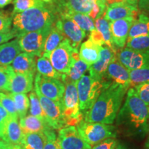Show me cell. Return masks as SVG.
Returning a JSON list of instances; mask_svg holds the SVG:
<instances>
[{
    "instance_id": "ffe728a7",
    "label": "cell",
    "mask_w": 149,
    "mask_h": 149,
    "mask_svg": "<svg viewBox=\"0 0 149 149\" xmlns=\"http://www.w3.org/2000/svg\"><path fill=\"white\" fill-rule=\"evenodd\" d=\"M36 56L27 53H20L10 65L11 69L17 73L35 74L36 72Z\"/></svg>"
},
{
    "instance_id": "816d5d0a",
    "label": "cell",
    "mask_w": 149,
    "mask_h": 149,
    "mask_svg": "<svg viewBox=\"0 0 149 149\" xmlns=\"http://www.w3.org/2000/svg\"><path fill=\"white\" fill-rule=\"evenodd\" d=\"M115 149H128V148H126V146H123V145H122V144H118Z\"/></svg>"
},
{
    "instance_id": "bcb514c9",
    "label": "cell",
    "mask_w": 149,
    "mask_h": 149,
    "mask_svg": "<svg viewBox=\"0 0 149 149\" xmlns=\"http://www.w3.org/2000/svg\"><path fill=\"white\" fill-rule=\"evenodd\" d=\"M105 1H106V3H107V6H109L115 4V3L125 2L126 0H105Z\"/></svg>"
},
{
    "instance_id": "83f0119b",
    "label": "cell",
    "mask_w": 149,
    "mask_h": 149,
    "mask_svg": "<svg viewBox=\"0 0 149 149\" xmlns=\"http://www.w3.org/2000/svg\"><path fill=\"white\" fill-rule=\"evenodd\" d=\"M64 40L63 35L54 24L46 39L42 55L49 58V55L51 52L53 51Z\"/></svg>"
},
{
    "instance_id": "6da1fadb",
    "label": "cell",
    "mask_w": 149,
    "mask_h": 149,
    "mask_svg": "<svg viewBox=\"0 0 149 149\" xmlns=\"http://www.w3.org/2000/svg\"><path fill=\"white\" fill-rule=\"evenodd\" d=\"M126 95L115 119L117 126L126 135L144 137L149 133L148 105L139 97L133 88L128 89Z\"/></svg>"
},
{
    "instance_id": "603a6c76",
    "label": "cell",
    "mask_w": 149,
    "mask_h": 149,
    "mask_svg": "<svg viewBox=\"0 0 149 149\" xmlns=\"http://www.w3.org/2000/svg\"><path fill=\"white\" fill-rule=\"evenodd\" d=\"M18 38L0 45V66H8L21 53Z\"/></svg>"
},
{
    "instance_id": "c3c4849f",
    "label": "cell",
    "mask_w": 149,
    "mask_h": 149,
    "mask_svg": "<svg viewBox=\"0 0 149 149\" xmlns=\"http://www.w3.org/2000/svg\"><path fill=\"white\" fill-rule=\"evenodd\" d=\"M13 0H0V8H4L5 6L8 5L9 3L13 2Z\"/></svg>"
},
{
    "instance_id": "1f68e13d",
    "label": "cell",
    "mask_w": 149,
    "mask_h": 149,
    "mask_svg": "<svg viewBox=\"0 0 149 149\" xmlns=\"http://www.w3.org/2000/svg\"><path fill=\"white\" fill-rule=\"evenodd\" d=\"M53 0H13V10L11 13V16L23 12L28 9L35 7L43 6L51 3Z\"/></svg>"
},
{
    "instance_id": "ab89813d",
    "label": "cell",
    "mask_w": 149,
    "mask_h": 149,
    "mask_svg": "<svg viewBox=\"0 0 149 149\" xmlns=\"http://www.w3.org/2000/svg\"><path fill=\"white\" fill-rule=\"evenodd\" d=\"M139 98L149 105V82L137 85L133 88Z\"/></svg>"
},
{
    "instance_id": "44dd1931",
    "label": "cell",
    "mask_w": 149,
    "mask_h": 149,
    "mask_svg": "<svg viewBox=\"0 0 149 149\" xmlns=\"http://www.w3.org/2000/svg\"><path fill=\"white\" fill-rule=\"evenodd\" d=\"M19 125L24 135L33 133H46L48 130L51 129L46 121L33 116L26 115L23 118L20 119ZM53 129V128H52Z\"/></svg>"
},
{
    "instance_id": "30bf717a",
    "label": "cell",
    "mask_w": 149,
    "mask_h": 149,
    "mask_svg": "<svg viewBox=\"0 0 149 149\" xmlns=\"http://www.w3.org/2000/svg\"><path fill=\"white\" fill-rule=\"evenodd\" d=\"M35 90L43 96L55 102H61L65 91V84L61 80L46 77L37 73L35 77Z\"/></svg>"
},
{
    "instance_id": "db71d44e",
    "label": "cell",
    "mask_w": 149,
    "mask_h": 149,
    "mask_svg": "<svg viewBox=\"0 0 149 149\" xmlns=\"http://www.w3.org/2000/svg\"><path fill=\"white\" fill-rule=\"evenodd\" d=\"M59 149H60V148H59Z\"/></svg>"
},
{
    "instance_id": "4dcf8cb0",
    "label": "cell",
    "mask_w": 149,
    "mask_h": 149,
    "mask_svg": "<svg viewBox=\"0 0 149 149\" xmlns=\"http://www.w3.org/2000/svg\"><path fill=\"white\" fill-rule=\"evenodd\" d=\"M95 28L97 32L101 35V36L105 42V46L111 48L115 51H118L117 48L115 47L114 44L112 42V37L111 30L109 27V22L103 16L100 17L95 20Z\"/></svg>"
},
{
    "instance_id": "ba28073f",
    "label": "cell",
    "mask_w": 149,
    "mask_h": 149,
    "mask_svg": "<svg viewBox=\"0 0 149 149\" xmlns=\"http://www.w3.org/2000/svg\"><path fill=\"white\" fill-rule=\"evenodd\" d=\"M41 106H42L45 120L47 124L53 130L60 129L66 125L61 102H55L43 96L38 91L35 90Z\"/></svg>"
},
{
    "instance_id": "9a60e30c",
    "label": "cell",
    "mask_w": 149,
    "mask_h": 149,
    "mask_svg": "<svg viewBox=\"0 0 149 149\" xmlns=\"http://www.w3.org/2000/svg\"><path fill=\"white\" fill-rule=\"evenodd\" d=\"M136 18L133 17L109 22L112 42L116 48H123L126 45L130 26Z\"/></svg>"
},
{
    "instance_id": "ac0fdd59",
    "label": "cell",
    "mask_w": 149,
    "mask_h": 149,
    "mask_svg": "<svg viewBox=\"0 0 149 149\" xmlns=\"http://www.w3.org/2000/svg\"><path fill=\"white\" fill-rule=\"evenodd\" d=\"M139 14V8L135 6L122 2L107 6L103 17L109 22L133 17L137 18Z\"/></svg>"
},
{
    "instance_id": "52a82bcc",
    "label": "cell",
    "mask_w": 149,
    "mask_h": 149,
    "mask_svg": "<svg viewBox=\"0 0 149 149\" xmlns=\"http://www.w3.org/2000/svg\"><path fill=\"white\" fill-rule=\"evenodd\" d=\"M64 84L65 91L61 100V105L66 125L73 126V124L77 125L81 121V114L79 108L77 83L66 81Z\"/></svg>"
},
{
    "instance_id": "d6a6232c",
    "label": "cell",
    "mask_w": 149,
    "mask_h": 149,
    "mask_svg": "<svg viewBox=\"0 0 149 149\" xmlns=\"http://www.w3.org/2000/svg\"><path fill=\"white\" fill-rule=\"evenodd\" d=\"M10 95L13 99L15 105L17 113L19 119L23 118L27 115L29 109V98L25 93H10Z\"/></svg>"
},
{
    "instance_id": "f907efd6",
    "label": "cell",
    "mask_w": 149,
    "mask_h": 149,
    "mask_svg": "<svg viewBox=\"0 0 149 149\" xmlns=\"http://www.w3.org/2000/svg\"><path fill=\"white\" fill-rule=\"evenodd\" d=\"M144 149H149V136L144 144Z\"/></svg>"
},
{
    "instance_id": "8992f818",
    "label": "cell",
    "mask_w": 149,
    "mask_h": 149,
    "mask_svg": "<svg viewBox=\"0 0 149 149\" xmlns=\"http://www.w3.org/2000/svg\"><path fill=\"white\" fill-rule=\"evenodd\" d=\"M79 57V51L74 49L69 41L64 39L49 55L54 68L61 74H67Z\"/></svg>"
},
{
    "instance_id": "8fae6325",
    "label": "cell",
    "mask_w": 149,
    "mask_h": 149,
    "mask_svg": "<svg viewBox=\"0 0 149 149\" xmlns=\"http://www.w3.org/2000/svg\"><path fill=\"white\" fill-rule=\"evenodd\" d=\"M116 57L128 70L149 68V51H136L126 47L119 49Z\"/></svg>"
},
{
    "instance_id": "11a10c76",
    "label": "cell",
    "mask_w": 149,
    "mask_h": 149,
    "mask_svg": "<svg viewBox=\"0 0 149 149\" xmlns=\"http://www.w3.org/2000/svg\"><path fill=\"white\" fill-rule=\"evenodd\" d=\"M148 11H149V10H148Z\"/></svg>"
},
{
    "instance_id": "f1b7e54d",
    "label": "cell",
    "mask_w": 149,
    "mask_h": 149,
    "mask_svg": "<svg viewBox=\"0 0 149 149\" xmlns=\"http://www.w3.org/2000/svg\"><path fill=\"white\" fill-rule=\"evenodd\" d=\"M89 66L86 64L80 58H78L74 62L70 71L67 74H63V77L61 81L63 82L66 81H71V82L77 83L81 79L86 72L88 70Z\"/></svg>"
},
{
    "instance_id": "4316f807",
    "label": "cell",
    "mask_w": 149,
    "mask_h": 149,
    "mask_svg": "<svg viewBox=\"0 0 149 149\" xmlns=\"http://www.w3.org/2000/svg\"><path fill=\"white\" fill-rule=\"evenodd\" d=\"M36 70L37 73L44 77L59 80L62 79L63 74L59 73L54 68L49 58L46 56L42 55L37 59Z\"/></svg>"
},
{
    "instance_id": "7dc6e473",
    "label": "cell",
    "mask_w": 149,
    "mask_h": 149,
    "mask_svg": "<svg viewBox=\"0 0 149 149\" xmlns=\"http://www.w3.org/2000/svg\"><path fill=\"white\" fill-rule=\"evenodd\" d=\"M7 149H24L19 144H10L6 143Z\"/></svg>"
},
{
    "instance_id": "d4e9b609",
    "label": "cell",
    "mask_w": 149,
    "mask_h": 149,
    "mask_svg": "<svg viewBox=\"0 0 149 149\" xmlns=\"http://www.w3.org/2000/svg\"><path fill=\"white\" fill-rule=\"evenodd\" d=\"M149 35V17L144 13H139L130 26L128 38Z\"/></svg>"
},
{
    "instance_id": "8d00e7d4",
    "label": "cell",
    "mask_w": 149,
    "mask_h": 149,
    "mask_svg": "<svg viewBox=\"0 0 149 149\" xmlns=\"http://www.w3.org/2000/svg\"><path fill=\"white\" fill-rule=\"evenodd\" d=\"M0 103L8 113L9 116L18 117L14 100L10 93L0 92Z\"/></svg>"
},
{
    "instance_id": "836d02e7",
    "label": "cell",
    "mask_w": 149,
    "mask_h": 149,
    "mask_svg": "<svg viewBox=\"0 0 149 149\" xmlns=\"http://www.w3.org/2000/svg\"><path fill=\"white\" fill-rule=\"evenodd\" d=\"M130 88L149 82V68L129 70Z\"/></svg>"
},
{
    "instance_id": "f35d334b",
    "label": "cell",
    "mask_w": 149,
    "mask_h": 149,
    "mask_svg": "<svg viewBox=\"0 0 149 149\" xmlns=\"http://www.w3.org/2000/svg\"><path fill=\"white\" fill-rule=\"evenodd\" d=\"M13 17L4 10H0V33H8L12 30Z\"/></svg>"
},
{
    "instance_id": "5b68a950",
    "label": "cell",
    "mask_w": 149,
    "mask_h": 149,
    "mask_svg": "<svg viewBox=\"0 0 149 149\" xmlns=\"http://www.w3.org/2000/svg\"><path fill=\"white\" fill-rule=\"evenodd\" d=\"M77 130L80 135L91 146L95 145L108 138H115L117 130L111 124L98 122H88L81 120L77 124Z\"/></svg>"
},
{
    "instance_id": "7bdbcfd3",
    "label": "cell",
    "mask_w": 149,
    "mask_h": 149,
    "mask_svg": "<svg viewBox=\"0 0 149 149\" xmlns=\"http://www.w3.org/2000/svg\"><path fill=\"white\" fill-rule=\"evenodd\" d=\"M118 141L115 138H108L95 144L92 149H115Z\"/></svg>"
},
{
    "instance_id": "ee69618b",
    "label": "cell",
    "mask_w": 149,
    "mask_h": 149,
    "mask_svg": "<svg viewBox=\"0 0 149 149\" xmlns=\"http://www.w3.org/2000/svg\"><path fill=\"white\" fill-rule=\"evenodd\" d=\"M125 2L135 6L139 10H149V0H126Z\"/></svg>"
},
{
    "instance_id": "e575fe53",
    "label": "cell",
    "mask_w": 149,
    "mask_h": 149,
    "mask_svg": "<svg viewBox=\"0 0 149 149\" xmlns=\"http://www.w3.org/2000/svg\"><path fill=\"white\" fill-rule=\"evenodd\" d=\"M126 46V48L136 51H149V35L128 38Z\"/></svg>"
},
{
    "instance_id": "9c48e42d",
    "label": "cell",
    "mask_w": 149,
    "mask_h": 149,
    "mask_svg": "<svg viewBox=\"0 0 149 149\" xmlns=\"http://www.w3.org/2000/svg\"><path fill=\"white\" fill-rule=\"evenodd\" d=\"M51 27L26 33L18 37L19 45L21 51L24 53L32 54L36 57H41L43 54L46 39Z\"/></svg>"
},
{
    "instance_id": "b9f144b4",
    "label": "cell",
    "mask_w": 149,
    "mask_h": 149,
    "mask_svg": "<svg viewBox=\"0 0 149 149\" xmlns=\"http://www.w3.org/2000/svg\"><path fill=\"white\" fill-rule=\"evenodd\" d=\"M9 118V115L0 103V138L3 139L6 127Z\"/></svg>"
},
{
    "instance_id": "d6986e66",
    "label": "cell",
    "mask_w": 149,
    "mask_h": 149,
    "mask_svg": "<svg viewBox=\"0 0 149 149\" xmlns=\"http://www.w3.org/2000/svg\"><path fill=\"white\" fill-rule=\"evenodd\" d=\"M34 74L17 73L11 70L8 92L10 93H28L33 88Z\"/></svg>"
},
{
    "instance_id": "7c38bea8",
    "label": "cell",
    "mask_w": 149,
    "mask_h": 149,
    "mask_svg": "<svg viewBox=\"0 0 149 149\" xmlns=\"http://www.w3.org/2000/svg\"><path fill=\"white\" fill-rule=\"evenodd\" d=\"M57 141L60 149H92V146L80 135L74 126H66L60 128Z\"/></svg>"
},
{
    "instance_id": "484cf974",
    "label": "cell",
    "mask_w": 149,
    "mask_h": 149,
    "mask_svg": "<svg viewBox=\"0 0 149 149\" xmlns=\"http://www.w3.org/2000/svg\"><path fill=\"white\" fill-rule=\"evenodd\" d=\"M46 140V133L43 132L25 134L20 145L24 149H43Z\"/></svg>"
},
{
    "instance_id": "60d3db41",
    "label": "cell",
    "mask_w": 149,
    "mask_h": 149,
    "mask_svg": "<svg viewBox=\"0 0 149 149\" xmlns=\"http://www.w3.org/2000/svg\"><path fill=\"white\" fill-rule=\"evenodd\" d=\"M46 144L43 149H59V146L57 144V136L53 129H50L46 132Z\"/></svg>"
},
{
    "instance_id": "f6af8a7d",
    "label": "cell",
    "mask_w": 149,
    "mask_h": 149,
    "mask_svg": "<svg viewBox=\"0 0 149 149\" xmlns=\"http://www.w3.org/2000/svg\"><path fill=\"white\" fill-rule=\"evenodd\" d=\"M17 38V35L15 32L13 30H11L10 32L6 33H0V45L3 44V43L8 42L13 38Z\"/></svg>"
},
{
    "instance_id": "f5cc1de1",
    "label": "cell",
    "mask_w": 149,
    "mask_h": 149,
    "mask_svg": "<svg viewBox=\"0 0 149 149\" xmlns=\"http://www.w3.org/2000/svg\"><path fill=\"white\" fill-rule=\"evenodd\" d=\"M148 114H149V105H148ZM148 123H149V117H148Z\"/></svg>"
},
{
    "instance_id": "7a4b0ae2",
    "label": "cell",
    "mask_w": 149,
    "mask_h": 149,
    "mask_svg": "<svg viewBox=\"0 0 149 149\" xmlns=\"http://www.w3.org/2000/svg\"><path fill=\"white\" fill-rule=\"evenodd\" d=\"M128 90L120 85L111 84L100 95L92 107L86 112L84 121L113 124Z\"/></svg>"
},
{
    "instance_id": "4fadbf2b",
    "label": "cell",
    "mask_w": 149,
    "mask_h": 149,
    "mask_svg": "<svg viewBox=\"0 0 149 149\" xmlns=\"http://www.w3.org/2000/svg\"><path fill=\"white\" fill-rule=\"evenodd\" d=\"M55 25L63 35L64 39L69 41L72 47L76 50L79 49L86 33L72 20L65 17H59L55 22Z\"/></svg>"
},
{
    "instance_id": "d590c367",
    "label": "cell",
    "mask_w": 149,
    "mask_h": 149,
    "mask_svg": "<svg viewBox=\"0 0 149 149\" xmlns=\"http://www.w3.org/2000/svg\"><path fill=\"white\" fill-rule=\"evenodd\" d=\"M29 112L30 114L33 116L38 117L42 120L46 121L45 115L43 111L42 107L41 106L40 102L39 100L35 90L31 91L29 94Z\"/></svg>"
},
{
    "instance_id": "74e56055",
    "label": "cell",
    "mask_w": 149,
    "mask_h": 149,
    "mask_svg": "<svg viewBox=\"0 0 149 149\" xmlns=\"http://www.w3.org/2000/svg\"><path fill=\"white\" fill-rule=\"evenodd\" d=\"M10 66H0V91L8 92L11 74Z\"/></svg>"
},
{
    "instance_id": "f546056e",
    "label": "cell",
    "mask_w": 149,
    "mask_h": 149,
    "mask_svg": "<svg viewBox=\"0 0 149 149\" xmlns=\"http://www.w3.org/2000/svg\"><path fill=\"white\" fill-rule=\"evenodd\" d=\"M59 17H65L70 19V20H72V22L77 24L80 29L85 31L86 33L92 32L95 29L94 20H93L87 15L70 12Z\"/></svg>"
},
{
    "instance_id": "277c9868",
    "label": "cell",
    "mask_w": 149,
    "mask_h": 149,
    "mask_svg": "<svg viewBox=\"0 0 149 149\" xmlns=\"http://www.w3.org/2000/svg\"><path fill=\"white\" fill-rule=\"evenodd\" d=\"M111 84L107 80L95 79L90 74H84L77 82L81 111H88L100 95Z\"/></svg>"
},
{
    "instance_id": "2e32d148",
    "label": "cell",
    "mask_w": 149,
    "mask_h": 149,
    "mask_svg": "<svg viewBox=\"0 0 149 149\" xmlns=\"http://www.w3.org/2000/svg\"><path fill=\"white\" fill-rule=\"evenodd\" d=\"M117 52V51L111 49L107 46H102L100 58L95 64L89 66L88 70L91 77L97 79H105L108 67L111 61L116 57Z\"/></svg>"
},
{
    "instance_id": "cb8c5ba5",
    "label": "cell",
    "mask_w": 149,
    "mask_h": 149,
    "mask_svg": "<svg viewBox=\"0 0 149 149\" xmlns=\"http://www.w3.org/2000/svg\"><path fill=\"white\" fill-rule=\"evenodd\" d=\"M102 46L95 44L91 40L85 41L81 44L79 48V57L89 66L97 61Z\"/></svg>"
},
{
    "instance_id": "3957f363",
    "label": "cell",
    "mask_w": 149,
    "mask_h": 149,
    "mask_svg": "<svg viewBox=\"0 0 149 149\" xmlns=\"http://www.w3.org/2000/svg\"><path fill=\"white\" fill-rule=\"evenodd\" d=\"M58 18L53 1L43 6L35 7L13 16V30L17 37L26 33L51 27Z\"/></svg>"
},
{
    "instance_id": "7402d4cb",
    "label": "cell",
    "mask_w": 149,
    "mask_h": 149,
    "mask_svg": "<svg viewBox=\"0 0 149 149\" xmlns=\"http://www.w3.org/2000/svg\"><path fill=\"white\" fill-rule=\"evenodd\" d=\"M24 133L17 117L9 116L2 140L10 144H21Z\"/></svg>"
},
{
    "instance_id": "681fc988",
    "label": "cell",
    "mask_w": 149,
    "mask_h": 149,
    "mask_svg": "<svg viewBox=\"0 0 149 149\" xmlns=\"http://www.w3.org/2000/svg\"><path fill=\"white\" fill-rule=\"evenodd\" d=\"M0 149H7L6 143L5 141L0 140Z\"/></svg>"
},
{
    "instance_id": "5bb4252c",
    "label": "cell",
    "mask_w": 149,
    "mask_h": 149,
    "mask_svg": "<svg viewBox=\"0 0 149 149\" xmlns=\"http://www.w3.org/2000/svg\"><path fill=\"white\" fill-rule=\"evenodd\" d=\"M58 17L68 13H78L88 15L95 0H53Z\"/></svg>"
},
{
    "instance_id": "e0dca14e",
    "label": "cell",
    "mask_w": 149,
    "mask_h": 149,
    "mask_svg": "<svg viewBox=\"0 0 149 149\" xmlns=\"http://www.w3.org/2000/svg\"><path fill=\"white\" fill-rule=\"evenodd\" d=\"M105 79L111 84H115L128 89L130 88L129 70L121 64L117 59V57L111 61L108 67Z\"/></svg>"
}]
</instances>
